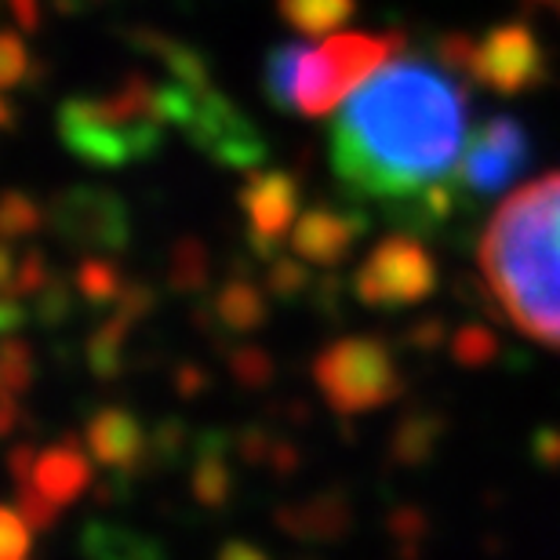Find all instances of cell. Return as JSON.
Instances as JSON below:
<instances>
[{"label": "cell", "mask_w": 560, "mask_h": 560, "mask_svg": "<svg viewBox=\"0 0 560 560\" xmlns=\"http://www.w3.org/2000/svg\"><path fill=\"white\" fill-rule=\"evenodd\" d=\"M33 466H37V452H33V444H15L8 452V469H11V480L19 485H30L33 480Z\"/></svg>", "instance_id": "4dcf8cb0"}, {"label": "cell", "mask_w": 560, "mask_h": 560, "mask_svg": "<svg viewBox=\"0 0 560 560\" xmlns=\"http://www.w3.org/2000/svg\"><path fill=\"white\" fill-rule=\"evenodd\" d=\"M4 4H8V0H4Z\"/></svg>", "instance_id": "ab89813d"}, {"label": "cell", "mask_w": 560, "mask_h": 560, "mask_svg": "<svg viewBox=\"0 0 560 560\" xmlns=\"http://www.w3.org/2000/svg\"><path fill=\"white\" fill-rule=\"evenodd\" d=\"M237 205L248 222V244L262 262H273L299 219V178L288 172H255L244 178Z\"/></svg>", "instance_id": "8fae6325"}, {"label": "cell", "mask_w": 560, "mask_h": 560, "mask_svg": "<svg viewBox=\"0 0 560 560\" xmlns=\"http://www.w3.org/2000/svg\"><path fill=\"white\" fill-rule=\"evenodd\" d=\"M364 233H368V215L361 208L313 205L295 219L288 244H291V252H295V259L335 270V266H342L350 259Z\"/></svg>", "instance_id": "7c38bea8"}, {"label": "cell", "mask_w": 560, "mask_h": 560, "mask_svg": "<svg viewBox=\"0 0 560 560\" xmlns=\"http://www.w3.org/2000/svg\"><path fill=\"white\" fill-rule=\"evenodd\" d=\"M8 125H11V109L4 98H0V128H8Z\"/></svg>", "instance_id": "8d00e7d4"}, {"label": "cell", "mask_w": 560, "mask_h": 560, "mask_svg": "<svg viewBox=\"0 0 560 560\" xmlns=\"http://www.w3.org/2000/svg\"><path fill=\"white\" fill-rule=\"evenodd\" d=\"M19 513L33 532H48V528H55V521H59L62 506L59 502H51L40 488L19 485Z\"/></svg>", "instance_id": "484cf974"}, {"label": "cell", "mask_w": 560, "mask_h": 560, "mask_svg": "<svg viewBox=\"0 0 560 560\" xmlns=\"http://www.w3.org/2000/svg\"><path fill=\"white\" fill-rule=\"evenodd\" d=\"M539 4H546V8L553 11V15H560V0H539Z\"/></svg>", "instance_id": "74e56055"}, {"label": "cell", "mask_w": 560, "mask_h": 560, "mask_svg": "<svg viewBox=\"0 0 560 560\" xmlns=\"http://www.w3.org/2000/svg\"><path fill=\"white\" fill-rule=\"evenodd\" d=\"M528 164V136L513 117H491L466 142L463 167H458V189L463 197L485 200L502 194Z\"/></svg>", "instance_id": "9c48e42d"}, {"label": "cell", "mask_w": 560, "mask_h": 560, "mask_svg": "<svg viewBox=\"0 0 560 560\" xmlns=\"http://www.w3.org/2000/svg\"><path fill=\"white\" fill-rule=\"evenodd\" d=\"M183 128L189 142L222 167H241V172H248V167L266 161V139L259 136V128H255L215 84L194 92V109H189Z\"/></svg>", "instance_id": "ba28073f"}, {"label": "cell", "mask_w": 560, "mask_h": 560, "mask_svg": "<svg viewBox=\"0 0 560 560\" xmlns=\"http://www.w3.org/2000/svg\"><path fill=\"white\" fill-rule=\"evenodd\" d=\"M444 62L458 66L469 73V81L502 95H517L524 88L539 84L542 77V51L524 26H499L477 44L447 37Z\"/></svg>", "instance_id": "52a82bcc"}, {"label": "cell", "mask_w": 560, "mask_h": 560, "mask_svg": "<svg viewBox=\"0 0 560 560\" xmlns=\"http://www.w3.org/2000/svg\"><path fill=\"white\" fill-rule=\"evenodd\" d=\"M22 324H26V310L15 295H0V339L4 335H15Z\"/></svg>", "instance_id": "1f68e13d"}, {"label": "cell", "mask_w": 560, "mask_h": 560, "mask_svg": "<svg viewBox=\"0 0 560 560\" xmlns=\"http://www.w3.org/2000/svg\"><path fill=\"white\" fill-rule=\"evenodd\" d=\"M30 557V524L19 510L0 506V560H26Z\"/></svg>", "instance_id": "83f0119b"}, {"label": "cell", "mask_w": 560, "mask_h": 560, "mask_svg": "<svg viewBox=\"0 0 560 560\" xmlns=\"http://www.w3.org/2000/svg\"><path fill=\"white\" fill-rule=\"evenodd\" d=\"M310 284V270L299 262H288V259H273L270 262V273H266V291L280 299H299L302 291Z\"/></svg>", "instance_id": "f1b7e54d"}, {"label": "cell", "mask_w": 560, "mask_h": 560, "mask_svg": "<svg viewBox=\"0 0 560 560\" xmlns=\"http://www.w3.org/2000/svg\"><path fill=\"white\" fill-rule=\"evenodd\" d=\"M73 284H77V295H81L84 302H92V306H117L120 295H125V288H128V280L114 262L88 259L81 270H77Z\"/></svg>", "instance_id": "44dd1931"}, {"label": "cell", "mask_w": 560, "mask_h": 560, "mask_svg": "<svg viewBox=\"0 0 560 560\" xmlns=\"http://www.w3.org/2000/svg\"><path fill=\"white\" fill-rule=\"evenodd\" d=\"M277 524L302 542H335L353 524V510L342 495H313L280 510Z\"/></svg>", "instance_id": "9a60e30c"}, {"label": "cell", "mask_w": 560, "mask_h": 560, "mask_svg": "<svg viewBox=\"0 0 560 560\" xmlns=\"http://www.w3.org/2000/svg\"><path fill=\"white\" fill-rule=\"evenodd\" d=\"M88 452L103 469L114 474H139L150 463L153 452V436L145 433V425L139 416H131L128 408H103L88 419Z\"/></svg>", "instance_id": "4fadbf2b"}, {"label": "cell", "mask_w": 560, "mask_h": 560, "mask_svg": "<svg viewBox=\"0 0 560 560\" xmlns=\"http://www.w3.org/2000/svg\"><path fill=\"white\" fill-rule=\"evenodd\" d=\"M40 208L33 205L26 194H19V189H8L4 197H0V241H22V237H33V233L40 230Z\"/></svg>", "instance_id": "7402d4cb"}, {"label": "cell", "mask_w": 560, "mask_h": 560, "mask_svg": "<svg viewBox=\"0 0 560 560\" xmlns=\"http://www.w3.org/2000/svg\"><path fill=\"white\" fill-rule=\"evenodd\" d=\"M51 266L44 259V252H26L22 255V262L15 266V288H11V295L15 299H30V295H40L44 288L51 284Z\"/></svg>", "instance_id": "4316f807"}, {"label": "cell", "mask_w": 560, "mask_h": 560, "mask_svg": "<svg viewBox=\"0 0 560 560\" xmlns=\"http://www.w3.org/2000/svg\"><path fill=\"white\" fill-rule=\"evenodd\" d=\"M95 469H92V452H84L77 436H62L59 444H51L48 452L37 455V466H33V488H40L44 495L59 506H70L92 488Z\"/></svg>", "instance_id": "5bb4252c"}, {"label": "cell", "mask_w": 560, "mask_h": 560, "mask_svg": "<svg viewBox=\"0 0 560 560\" xmlns=\"http://www.w3.org/2000/svg\"><path fill=\"white\" fill-rule=\"evenodd\" d=\"M0 397H4V383H0Z\"/></svg>", "instance_id": "f35d334b"}, {"label": "cell", "mask_w": 560, "mask_h": 560, "mask_svg": "<svg viewBox=\"0 0 560 560\" xmlns=\"http://www.w3.org/2000/svg\"><path fill=\"white\" fill-rule=\"evenodd\" d=\"M436 291V259L416 233H394L368 252L353 273V295L372 310L419 306Z\"/></svg>", "instance_id": "8992f818"}, {"label": "cell", "mask_w": 560, "mask_h": 560, "mask_svg": "<svg viewBox=\"0 0 560 560\" xmlns=\"http://www.w3.org/2000/svg\"><path fill=\"white\" fill-rule=\"evenodd\" d=\"M81 542L88 560H164L153 539L128 528H109V524H92Z\"/></svg>", "instance_id": "ffe728a7"}, {"label": "cell", "mask_w": 560, "mask_h": 560, "mask_svg": "<svg viewBox=\"0 0 560 560\" xmlns=\"http://www.w3.org/2000/svg\"><path fill=\"white\" fill-rule=\"evenodd\" d=\"M30 51L22 44L19 33L11 30H0V88H19L22 81L30 77Z\"/></svg>", "instance_id": "d4e9b609"}, {"label": "cell", "mask_w": 560, "mask_h": 560, "mask_svg": "<svg viewBox=\"0 0 560 560\" xmlns=\"http://www.w3.org/2000/svg\"><path fill=\"white\" fill-rule=\"evenodd\" d=\"M19 419H22L19 400L11 397V394H4V397H0V441H4V436H11V430L19 425Z\"/></svg>", "instance_id": "836d02e7"}, {"label": "cell", "mask_w": 560, "mask_h": 560, "mask_svg": "<svg viewBox=\"0 0 560 560\" xmlns=\"http://www.w3.org/2000/svg\"><path fill=\"white\" fill-rule=\"evenodd\" d=\"M357 0H280V15L302 37H324L350 22Z\"/></svg>", "instance_id": "d6986e66"}, {"label": "cell", "mask_w": 560, "mask_h": 560, "mask_svg": "<svg viewBox=\"0 0 560 560\" xmlns=\"http://www.w3.org/2000/svg\"><path fill=\"white\" fill-rule=\"evenodd\" d=\"M164 125L156 88L139 73L106 98H70L59 109L62 145L92 167H125L150 156Z\"/></svg>", "instance_id": "3957f363"}, {"label": "cell", "mask_w": 560, "mask_h": 560, "mask_svg": "<svg viewBox=\"0 0 560 560\" xmlns=\"http://www.w3.org/2000/svg\"><path fill=\"white\" fill-rule=\"evenodd\" d=\"M211 313H215V320L226 331L248 335L255 328H262L270 306H266V291L259 284H252L248 277H233L219 288L215 302H211Z\"/></svg>", "instance_id": "2e32d148"}, {"label": "cell", "mask_w": 560, "mask_h": 560, "mask_svg": "<svg viewBox=\"0 0 560 560\" xmlns=\"http://www.w3.org/2000/svg\"><path fill=\"white\" fill-rule=\"evenodd\" d=\"M400 37L375 33H331L317 48H306L299 70V114L317 120L328 117L346 95L394 59Z\"/></svg>", "instance_id": "5b68a950"}, {"label": "cell", "mask_w": 560, "mask_h": 560, "mask_svg": "<svg viewBox=\"0 0 560 560\" xmlns=\"http://www.w3.org/2000/svg\"><path fill=\"white\" fill-rule=\"evenodd\" d=\"M51 226L73 248L92 252H120L128 244V211L109 189L98 186H73L55 197Z\"/></svg>", "instance_id": "30bf717a"}, {"label": "cell", "mask_w": 560, "mask_h": 560, "mask_svg": "<svg viewBox=\"0 0 560 560\" xmlns=\"http://www.w3.org/2000/svg\"><path fill=\"white\" fill-rule=\"evenodd\" d=\"M200 389H205V375H200L197 368H183V372H178V394L194 397Z\"/></svg>", "instance_id": "d590c367"}, {"label": "cell", "mask_w": 560, "mask_h": 560, "mask_svg": "<svg viewBox=\"0 0 560 560\" xmlns=\"http://www.w3.org/2000/svg\"><path fill=\"white\" fill-rule=\"evenodd\" d=\"M230 368H233V375H237V383H244V386H270V378H273L270 357H266L262 350H255V346L233 350Z\"/></svg>", "instance_id": "f546056e"}, {"label": "cell", "mask_w": 560, "mask_h": 560, "mask_svg": "<svg viewBox=\"0 0 560 560\" xmlns=\"http://www.w3.org/2000/svg\"><path fill=\"white\" fill-rule=\"evenodd\" d=\"M477 259L502 317L560 353V172L524 183L502 200Z\"/></svg>", "instance_id": "7a4b0ae2"}, {"label": "cell", "mask_w": 560, "mask_h": 560, "mask_svg": "<svg viewBox=\"0 0 560 560\" xmlns=\"http://www.w3.org/2000/svg\"><path fill=\"white\" fill-rule=\"evenodd\" d=\"M233 495V474L226 458V441L219 433L200 436L194 463V499L208 510H222Z\"/></svg>", "instance_id": "e0dca14e"}, {"label": "cell", "mask_w": 560, "mask_h": 560, "mask_svg": "<svg viewBox=\"0 0 560 560\" xmlns=\"http://www.w3.org/2000/svg\"><path fill=\"white\" fill-rule=\"evenodd\" d=\"M0 383H4V394L11 397L26 394L33 386V350L19 335H4L0 339Z\"/></svg>", "instance_id": "603a6c76"}, {"label": "cell", "mask_w": 560, "mask_h": 560, "mask_svg": "<svg viewBox=\"0 0 560 560\" xmlns=\"http://www.w3.org/2000/svg\"><path fill=\"white\" fill-rule=\"evenodd\" d=\"M219 560H270V553H266L262 546L248 542V539H230L219 550Z\"/></svg>", "instance_id": "d6a6232c"}, {"label": "cell", "mask_w": 560, "mask_h": 560, "mask_svg": "<svg viewBox=\"0 0 560 560\" xmlns=\"http://www.w3.org/2000/svg\"><path fill=\"white\" fill-rule=\"evenodd\" d=\"M172 284L178 291H200L208 284V248L197 237H186L175 244Z\"/></svg>", "instance_id": "cb8c5ba5"}, {"label": "cell", "mask_w": 560, "mask_h": 560, "mask_svg": "<svg viewBox=\"0 0 560 560\" xmlns=\"http://www.w3.org/2000/svg\"><path fill=\"white\" fill-rule=\"evenodd\" d=\"M469 98L452 62L389 59L331 120V172L342 194L400 219L433 186L458 183Z\"/></svg>", "instance_id": "6da1fadb"}, {"label": "cell", "mask_w": 560, "mask_h": 560, "mask_svg": "<svg viewBox=\"0 0 560 560\" xmlns=\"http://www.w3.org/2000/svg\"><path fill=\"white\" fill-rule=\"evenodd\" d=\"M15 259H11L8 252V241H0V295H11V288H15Z\"/></svg>", "instance_id": "e575fe53"}, {"label": "cell", "mask_w": 560, "mask_h": 560, "mask_svg": "<svg viewBox=\"0 0 560 560\" xmlns=\"http://www.w3.org/2000/svg\"><path fill=\"white\" fill-rule=\"evenodd\" d=\"M306 44L284 40L266 55V95L280 114H299V70Z\"/></svg>", "instance_id": "ac0fdd59"}, {"label": "cell", "mask_w": 560, "mask_h": 560, "mask_svg": "<svg viewBox=\"0 0 560 560\" xmlns=\"http://www.w3.org/2000/svg\"><path fill=\"white\" fill-rule=\"evenodd\" d=\"M313 383H317L324 405L335 416H368L400 397L405 375L389 353V346L372 335H346V339L324 346L313 361Z\"/></svg>", "instance_id": "277c9868"}]
</instances>
